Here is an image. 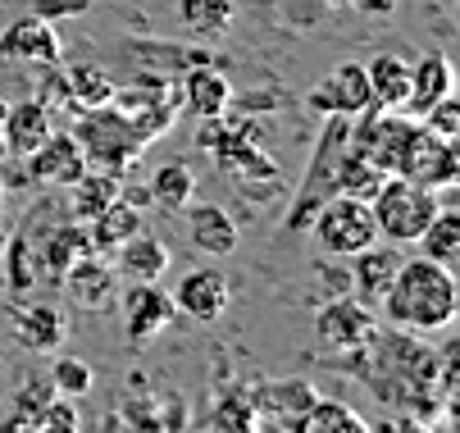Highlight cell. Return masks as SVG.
Returning <instances> with one entry per match:
<instances>
[{
    "mask_svg": "<svg viewBox=\"0 0 460 433\" xmlns=\"http://www.w3.org/2000/svg\"><path fill=\"white\" fill-rule=\"evenodd\" d=\"M169 301H173V315H187L191 324H215V320H224V311L233 305V287H228L224 270L196 265V270H187L173 283Z\"/></svg>",
    "mask_w": 460,
    "mask_h": 433,
    "instance_id": "obj_9",
    "label": "cell"
},
{
    "mask_svg": "<svg viewBox=\"0 0 460 433\" xmlns=\"http://www.w3.org/2000/svg\"><path fill=\"white\" fill-rule=\"evenodd\" d=\"M415 246H420V256L424 261H438V265H456V256H460V215L442 201L438 206V215L429 219V228L415 237Z\"/></svg>",
    "mask_w": 460,
    "mask_h": 433,
    "instance_id": "obj_27",
    "label": "cell"
},
{
    "mask_svg": "<svg viewBox=\"0 0 460 433\" xmlns=\"http://www.w3.org/2000/svg\"><path fill=\"white\" fill-rule=\"evenodd\" d=\"M46 379H50V388L64 393V397H87L92 384H96L92 365H87L83 356H64V351H55V360H50V369H46Z\"/></svg>",
    "mask_w": 460,
    "mask_h": 433,
    "instance_id": "obj_34",
    "label": "cell"
},
{
    "mask_svg": "<svg viewBox=\"0 0 460 433\" xmlns=\"http://www.w3.org/2000/svg\"><path fill=\"white\" fill-rule=\"evenodd\" d=\"M114 261V274L119 278H128V283H160L164 274H169V261H173V252L155 237V233H133L119 252L110 256Z\"/></svg>",
    "mask_w": 460,
    "mask_h": 433,
    "instance_id": "obj_19",
    "label": "cell"
},
{
    "mask_svg": "<svg viewBox=\"0 0 460 433\" xmlns=\"http://www.w3.org/2000/svg\"><path fill=\"white\" fill-rule=\"evenodd\" d=\"M310 233H314V242L323 246V256H333V261H347V256L365 252L369 242H378L369 201H365V197H347V192L328 197V201L314 210Z\"/></svg>",
    "mask_w": 460,
    "mask_h": 433,
    "instance_id": "obj_6",
    "label": "cell"
},
{
    "mask_svg": "<svg viewBox=\"0 0 460 433\" xmlns=\"http://www.w3.org/2000/svg\"><path fill=\"white\" fill-rule=\"evenodd\" d=\"M119 192H123V178H119V173L87 164V169L69 182V215H74L78 224H92Z\"/></svg>",
    "mask_w": 460,
    "mask_h": 433,
    "instance_id": "obj_25",
    "label": "cell"
},
{
    "mask_svg": "<svg viewBox=\"0 0 460 433\" xmlns=\"http://www.w3.org/2000/svg\"><path fill=\"white\" fill-rule=\"evenodd\" d=\"M383 315L387 324L397 329H411V333H442L456 324V311H460V287H456V274L438 261H402L397 274H392L387 292H383Z\"/></svg>",
    "mask_w": 460,
    "mask_h": 433,
    "instance_id": "obj_2",
    "label": "cell"
},
{
    "mask_svg": "<svg viewBox=\"0 0 460 433\" xmlns=\"http://www.w3.org/2000/svg\"><path fill=\"white\" fill-rule=\"evenodd\" d=\"M182 210H187V242H191V252H201L210 261H224V256L237 252L242 233H237V219L224 206H215V201H187Z\"/></svg>",
    "mask_w": 460,
    "mask_h": 433,
    "instance_id": "obj_14",
    "label": "cell"
},
{
    "mask_svg": "<svg viewBox=\"0 0 460 433\" xmlns=\"http://www.w3.org/2000/svg\"><path fill=\"white\" fill-rule=\"evenodd\" d=\"M64 83H69L78 110H101V105H110V96H114V87H119L105 65H74L69 74H64Z\"/></svg>",
    "mask_w": 460,
    "mask_h": 433,
    "instance_id": "obj_32",
    "label": "cell"
},
{
    "mask_svg": "<svg viewBox=\"0 0 460 433\" xmlns=\"http://www.w3.org/2000/svg\"><path fill=\"white\" fill-rule=\"evenodd\" d=\"M78 424H83V415H78V397L55 393V397L46 402V411H41V424H37V429H46V433H74Z\"/></svg>",
    "mask_w": 460,
    "mask_h": 433,
    "instance_id": "obj_37",
    "label": "cell"
},
{
    "mask_svg": "<svg viewBox=\"0 0 460 433\" xmlns=\"http://www.w3.org/2000/svg\"><path fill=\"white\" fill-rule=\"evenodd\" d=\"M397 265H402V252H392V242H387V246L369 242L365 252L347 256V270H351V287H356V296H360L365 305H378L383 292H387V283H392V274H397Z\"/></svg>",
    "mask_w": 460,
    "mask_h": 433,
    "instance_id": "obj_22",
    "label": "cell"
},
{
    "mask_svg": "<svg viewBox=\"0 0 460 433\" xmlns=\"http://www.w3.org/2000/svg\"><path fill=\"white\" fill-rule=\"evenodd\" d=\"M402 178L420 182V188H433V192L456 188V178H460V155H456V142H451V137L429 133L424 123H420L415 137H411V146H406V160H402Z\"/></svg>",
    "mask_w": 460,
    "mask_h": 433,
    "instance_id": "obj_10",
    "label": "cell"
},
{
    "mask_svg": "<svg viewBox=\"0 0 460 433\" xmlns=\"http://www.w3.org/2000/svg\"><path fill=\"white\" fill-rule=\"evenodd\" d=\"M305 105L314 110V114H347V119H356V114H365L374 101H369V78H365V65L360 59H342V65L328 74L323 83H314L310 92H305Z\"/></svg>",
    "mask_w": 460,
    "mask_h": 433,
    "instance_id": "obj_11",
    "label": "cell"
},
{
    "mask_svg": "<svg viewBox=\"0 0 460 433\" xmlns=\"http://www.w3.org/2000/svg\"><path fill=\"white\" fill-rule=\"evenodd\" d=\"M87 10H92V0H32V5H28V14H37V19H46V23L78 19V14H87Z\"/></svg>",
    "mask_w": 460,
    "mask_h": 433,
    "instance_id": "obj_39",
    "label": "cell"
},
{
    "mask_svg": "<svg viewBox=\"0 0 460 433\" xmlns=\"http://www.w3.org/2000/svg\"><path fill=\"white\" fill-rule=\"evenodd\" d=\"M0 261H5V287L14 296L32 292L37 287V270H32V242L23 233H10L5 237V252H0Z\"/></svg>",
    "mask_w": 460,
    "mask_h": 433,
    "instance_id": "obj_33",
    "label": "cell"
},
{
    "mask_svg": "<svg viewBox=\"0 0 460 433\" xmlns=\"http://www.w3.org/2000/svg\"><path fill=\"white\" fill-rule=\"evenodd\" d=\"M0 59H23V65H59L64 46H59L55 23H46V19H37V14L14 19L5 32H0Z\"/></svg>",
    "mask_w": 460,
    "mask_h": 433,
    "instance_id": "obj_16",
    "label": "cell"
},
{
    "mask_svg": "<svg viewBox=\"0 0 460 433\" xmlns=\"http://www.w3.org/2000/svg\"><path fill=\"white\" fill-rule=\"evenodd\" d=\"M37 101H41L46 110H69V114H78L74 92H69V83H64L59 65H41V87H37Z\"/></svg>",
    "mask_w": 460,
    "mask_h": 433,
    "instance_id": "obj_38",
    "label": "cell"
},
{
    "mask_svg": "<svg viewBox=\"0 0 460 433\" xmlns=\"http://www.w3.org/2000/svg\"><path fill=\"white\" fill-rule=\"evenodd\" d=\"M365 78H369V101L378 110H406V96H411V65L402 55H374L365 65Z\"/></svg>",
    "mask_w": 460,
    "mask_h": 433,
    "instance_id": "obj_26",
    "label": "cell"
},
{
    "mask_svg": "<svg viewBox=\"0 0 460 433\" xmlns=\"http://www.w3.org/2000/svg\"><path fill=\"white\" fill-rule=\"evenodd\" d=\"M110 110L123 114L146 142H155V137H164L173 128L182 101H178V87H169L160 74H142L133 87H114Z\"/></svg>",
    "mask_w": 460,
    "mask_h": 433,
    "instance_id": "obj_7",
    "label": "cell"
},
{
    "mask_svg": "<svg viewBox=\"0 0 460 433\" xmlns=\"http://www.w3.org/2000/svg\"><path fill=\"white\" fill-rule=\"evenodd\" d=\"M351 10H360V14H369V19H383V14L397 10V0H351Z\"/></svg>",
    "mask_w": 460,
    "mask_h": 433,
    "instance_id": "obj_40",
    "label": "cell"
},
{
    "mask_svg": "<svg viewBox=\"0 0 460 433\" xmlns=\"http://www.w3.org/2000/svg\"><path fill=\"white\" fill-rule=\"evenodd\" d=\"M23 169H28V178L32 182H50V188H69V182L87 169V155H83V146H78V137L74 133H50L32 155H23Z\"/></svg>",
    "mask_w": 460,
    "mask_h": 433,
    "instance_id": "obj_15",
    "label": "cell"
},
{
    "mask_svg": "<svg viewBox=\"0 0 460 433\" xmlns=\"http://www.w3.org/2000/svg\"><path fill=\"white\" fill-rule=\"evenodd\" d=\"M119 311H123V333L133 342H151L173 324V301L160 283H128L119 296Z\"/></svg>",
    "mask_w": 460,
    "mask_h": 433,
    "instance_id": "obj_13",
    "label": "cell"
},
{
    "mask_svg": "<svg viewBox=\"0 0 460 433\" xmlns=\"http://www.w3.org/2000/svg\"><path fill=\"white\" fill-rule=\"evenodd\" d=\"M255 397H251V388H228L219 402H215V411H210V424H219V429H233V433H246V429H255Z\"/></svg>",
    "mask_w": 460,
    "mask_h": 433,
    "instance_id": "obj_35",
    "label": "cell"
},
{
    "mask_svg": "<svg viewBox=\"0 0 460 433\" xmlns=\"http://www.w3.org/2000/svg\"><path fill=\"white\" fill-rule=\"evenodd\" d=\"M50 397H55L50 379H46V375H28V379L10 393V415L0 420V429H5V433L37 429V424H41V411H46V402H50Z\"/></svg>",
    "mask_w": 460,
    "mask_h": 433,
    "instance_id": "obj_28",
    "label": "cell"
},
{
    "mask_svg": "<svg viewBox=\"0 0 460 433\" xmlns=\"http://www.w3.org/2000/svg\"><path fill=\"white\" fill-rule=\"evenodd\" d=\"M114 283H119L114 265L101 261L96 252L78 256L69 270H64V278H59V287L69 292V301L78 305V311H105V305L114 301Z\"/></svg>",
    "mask_w": 460,
    "mask_h": 433,
    "instance_id": "obj_17",
    "label": "cell"
},
{
    "mask_svg": "<svg viewBox=\"0 0 460 433\" xmlns=\"http://www.w3.org/2000/svg\"><path fill=\"white\" fill-rule=\"evenodd\" d=\"M323 369L338 375H356L369 393H378L387 406L406 411L411 429H438L447 424L442 397H438V351L424 342V333L397 329V324H378L369 347L342 351V356H323Z\"/></svg>",
    "mask_w": 460,
    "mask_h": 433,
    "instance_id": "obj_1",
    "label": "cell"
},
{
    "mask_svg": "<svg viewBox=\"0 0 460 433\" xmlns=\"http://www.w3.org/2000/svg\"><path fill=\"white\" fill-rule=\"evenodd\" d=\"M10 329H14L19 347L37 351V356H55L64 347V338H69V320H64V311L50 305V301H32V305H23V311H14Z\"/></svg>",
    "mask_w": 460,
    "mask_h": 433,
    "instance_id": "obj_18",
    "label": "cell"
},
{
    "mask_svg": "<svg viewBox=\"0 0 460 433\" xmlns=\"http://www.w3.org/2000/svg\"><path fill=\"white\" fill-rule=\"evenodd\" d=\"M178 23L201 41H219L233 28V0H178Z\"/></svg>",
    "mask_w": 460,
    "mask_h": 433,
    "instance_id": "obj_31",
    "label": "cell"
},
{
    "mask_svg": "<svg viewBox=\"0 0 460 433\" xmlns=\"http://www.w3.org/2000/svg\"><path fill=\"white\" fill-rule=\"evenodd\" d=\"M178 101L196 119H215L233 110V83L215 65H187V78L178 83Z\"/></svg>",
    "mask_w": 460,
    "mask_h": 433,
    "instance_id": "obj_20",
    "label": "cell"
},
{
    "mask_svg": "<svg viewBox=\"0 0 460 433\" xmlns=\"http://www.w3.org/2000/svg\"><path fill=\"white\" fill-rule=\"evenodd\" d=\"M456 92V69L442 50H424L415 65H411V96H406V114H424L433 101Z\"/></svg>",
    "mask_w": 460,
    "mask_h": 433,
    "instance_id": "obj_24",
    "label": "cell"
},
{
    "mask_svg": "<svg viewBox=\"0 0 460 433\" xmlns=\"http://www.w3.org/2000/svg\"><path fill=\"white\" fill-rule=\"evenodd\" d=\"M378 333L374 305H365L351 292H338L333 301H323L314 311V342L323 356H342V351H360L369 347V338Z\"/></svg>",
    "mask_w": 460,
    "mask_h": 433,
    "instance_id": "obj_8",
    "label": "cell"
},
{
    "mask_svg": "<svg viewBox=\"0 0 460 433\" xmlns=\"http://www.w3.org/2000/svg\"><path fill=\"white\" fill-rule=\"evenodd\" d=\"M0 206H5V182H0Z\"/></svg>",
    "mask_w": 460,
    "mask_h": 433,
    "instance_id": "obj_44",
    "label": "cell"
},
{
    "mask_svg": "<svg viewBox=\"0 0 460 433\" xmlns=\"http://www.w3.org/2000/svg\"><path fill=\"white\" fill-rule=\"evenodd\" d=\"M146 197H151L155 206H164V210H182V206L196 197V173H191L182 160H164V164H155L151 178H146Z\"/></svg>",
    "mask_w": 460,
    "mask_h": 433,
    "instance_id": "obj_29",
    "label": "cell"
},
{
    "mask_svg": "<svg viewBox=\"0 0 460 433\" xmlns=\"http://www.w3.org/2000/svg\"><path fill=\"white\" fill-rule=\"evenodd\" d=\"M301 433H369V420L342 397H314L301 420Z\"/></svg>",
    "mask_w": 460,
    "mask_h": 433,
    "instance_id": "obj_30",
    "label": "cell"
},
{
    "mask_svg": "<svg viewBox=\"0 0 460 433\" xmlns=\"http://www.w3.org/2000/svg\"><path fill=\"white\" fill-rule=\"evenodd\" d=\"M5 237H10V233H5V228H0V252H5Z\"/></svg>",
    "mask_w": 460,
    "mask_h": 433,
    "instance_id": "obj_43",
    "label": "cell"
},
{
    "mask_svg": "<svg viewBox=\"0 0 460 433\" xmlns=\"http://www.w3.org/2000/svg\"><path fill=\"white\" fill-rule=\"evenodd\" d=\"M351 151H356L351 119H347V114H328L323 133H319V142H314V155H310V169H305V178H301L292 206H288V219H283L288 233H305L310 219H314V210H319L328 197H338V178H342V164H347Z\"/></svg>",
    "mask_w": 460,
    "mask_h": 433,
    "instance_id": "obj_3",
    "label": "cell"
},
{
    "mask_svg": "<svg viewBox=\"0 0 460 433\" xmlns=\"http://www.w3.org/2000/svg\"><path fill=\"white\" fill-rule=\"evenodd\" d=\"M146 228V215H142V206L137 201H128L123 192L87 224V237H92V252L96 256H114L119 246L133 237V233H142Z\"/></svg>",
    "mask_w": 460,
    "mask_h": 433,
    "instance_id": "obj_23",
    "label": "cell"
},
{
    "mask_svg": "<svg viewBox=\"0 0 460 433\" xmlns=\"http://www.w3.org/2000/svg\"><path fill=\"white\" fill-rule=\"evenodd\" d=\"M420 123H424L429 133H438V137L460 142V101H456V92H451V96H442V101H433V105L420 114Z\"/></svg>",
    "mask_w": 460,
    "mask_h": 433,
    "instance_id": "obj_36",
    "label": "cell"
},
{
    "mask_svg": "<svg viewBox=\"0 0 460 433\" xmlns=\"http://www.w3.org/2000/svg\"><path fill=\"white\" fill-rule=\"evenodd\" d=\"M5 105L10 101H0V160H5Z\"/></svg>",
    "mask_w": 460,
    "mask_h": 433,
    "instance_id": "obj_41",
    "label": "cell"
},
{
    "mask_svg": "<svg viewBox=\"0 0 460 433\" xmlns=\"http://www.w3.org/2000/svg\"><path fill=\"white\" fill-rule=\"evenodd\" d=\"M323 10H351V0H319Z\"/></svg>",
    "mask_w": 460,
    "mask_h": 433,
    "instance_id": "obj_42",
    "label": "cell"
},
{
    "mask_svg": "<svg viewBox=\"0 0 460 433\" xmlns=\"http://www.w3.org/2000/svg\"><path fill=\"white\" fill-rule=\"evenodd\" d=\"M251 397H255V429H296L301 433V420H305V411L314 406V384L310 379H279V384H260V388H251Z\"/></svg>",
    "mask_w": 460,
    "mask_h": 433,
    "instance_id": "obj_12",
    "label": "cell"
},
{
    "mask_svg": "<svg viewBox=\"0 0 460 433\" xmlns=\"http://www.w3.org/2000/svg\"><path fill=\"white\" fill-rule=\"evenodd\" d=\"M69 133L78 137L87 164L110 169V173H119V178L133 173V164H137L142 151L151 146V142L133 128V123H128L123 114H114L110 105H101V110H78V123H74Z\"/></svg>",
    "mask_w": 460,
    "mask_h": 433,
    "instance_id": "obj_5",
    "label": "cell"
},
{
    "mask_svg": "<svg viewBox=\"0 0 460 433\" xmlns=\"http://www.w3.org/2000/svg\"><path fill=\"white\" fill-rule=\"evenodd\" d=\"M438 206H442V197L433 188H420V182H411L402 173H387L378 188H374V197H369L374 228L392 246H411L429 228V219L438 215Z\"/></svg>",
    "mask_w": 460,
    "mask_h": 433,
    "instance_id": "obj_4",
    "label": "cell"
},
{
    "mask_svg": "<svg viewBox=\"0 0 460 433\" xmlns=\"http://www.w3.org/2000/svg\"><path fill=\"white\" fill-rule=\"evenodd\" d=\"M50 133H55V119H50V110H46L37 96L5 105V155H10V160L32 155Z\"/></svg>",
    "mask_w": 460,
    "mask_h": 433,
    "instance_id": "obj_21",
    "label": "cell"
}]
</instances>
